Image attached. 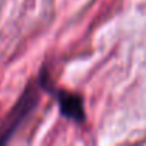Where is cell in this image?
<instances>
[{
    "label": "cell",
    "instance_id": "cell-1",
    "mask_svg": "<svg viewBox=\"0 0 146 146\" xmlns=\"http://www.w3.org/2000/svg\"><path fill=\"white\" fill-rule=\"evenodd\" d=\"M36 103V95H35V89L29 88L25 95L22 96V99L19 100V103L16 105V108L12 110V113L7 116V119L5 120V125L0 129V143L5 142L10 133L19 126V123L22 122V119L29 113V110L35 106Z\"/></svg>",
    "mask_w": 146,
    "mask_h": 146
},
{
    "label": "cell",
    "instance_id": "cell-2",
    "mask_svg": "<svg viewBox=\"0 0 146 146\" xmlns=\"http://www.w3.org/2000/svg\"><path fill=\"white\" fill-rule=\"evenodd\" d=\"M59 106L62 113L76 122H83L85 120V110H83V102L82 98L75 95V93H69V92H57L56 93Z\"/></svg>",
    "mask_w": 146,
    "mask_h": 146
}]
</instances>
